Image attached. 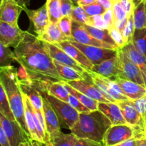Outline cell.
Instances as JSON below:
<instances>
[{
  "instance_id": "obj_1",
  "label": "cell",
  "mask_w": 146,
  "mask_h": 146,
  "mask_svg": "<svg viewBox=\"0 0 146 146\" xmlns=\"http://www.w3.org/2000/svg\"><path fill=\"white\" fill-rule=\"evenodd\" d=\"M14 51L17 62L27 70L33 82L50 84L63 81L47 50L46 42L37 36L27 31Z\"/></svg>"
},
{
  "instance_id": "obj_2",
  "label": "cell",
  "mask_w": 146,
  "mask_h": 146,
  "mask_svg": "<svg viewBox=\"0 0 146 146\" xmlns=\"http://www.w3.org/2000/svg\"><path fill=\"white\" fill-rule=\"evenodd\" d=\"M0 68V85L5 91L16 121L31 137L26 121L24 96L17 78V69L13 66Z\"/></svg>"
},
{
  "instance_id": "obj_3",
  "label": "cell",
  "mask_w": 146,
  "mask_h": 146,
  "mask_svg": "<svg viewBox=\"0 0 146 146\" xmlns=\"http://www.w3.org/2000/svg\"><path fill=\"white\" fill-rule=\"evenodd\" d=\"M111 121L99 110L81 113L79 119L70 131L78 138H88L102 143Z\"/></svg>"
},
{
  "instance_id": "obj_4",
  "label": "cell",
  "mask_w": 146,
  "mask_h": 146,
  "mask_svg": "<svg viewBox=\"0 0 146 146\" xmlns=\"http://www.w3.org/2000/svg\"><path fill=\"white\" fill-rule=\"evenodd\" d=\"M42 96L48 101L51 107L54 108L59 119L61 125L71 130L78 122L80 113L73 108L68 102L53 96L47 91L42 94Z\"/></svg>"
},
{
  "instance_id": "obj_5",
  "label": "cell",
  "mask_w": 146,
  "mask_h": 146,
  "mask_svg": "<svg viewBox=\"0 0 146 146\" xmlns=\"http://www.w3.org/2000/svg\"><path fill=\"white\" fill-rule=\"evenodd\" d=\"M126 123L135 132V138L146 135V126L141 114L137 110L133 101H120L118 103Z\"/></svg>"
},
{
  "instance_id": "obj_6",
  "label": "cell",
  "mask_w": 146,
  "mask_h": 146,
  "mask_svg": "<svg viewBox=\"0 0 146 146\" xmlns=\"http://www.w3.org/2000/svg\"><path fill=\"white\" fill-rule=\"evenodd\" d=\"M70 42L78 48L88 60L94 65L101 64L103 61L115 56L118 54V50L101 48L95 46L85 45L80 44L73 40H69Z\"/></svg>"
},
{
  "instance_id": "obj_7",
  "label": "cell",
  "mask_w": 146,
  "mask_h": 146,
  "mask_svg": "<svg viewBox=\"0 0 146 146\" xmlns=\"http://www.w3.org/2000/svg\"><path fill=\"white\" fill-rule=\"evenodd\" d=\"M0 126L5 132L11 146H19L20 143L32 139L24 131L17 121H11L0 113Z\"/></svg>"
},
{
  "instance_id": "obj_8",
  "label": "cell",
  "mask_w": 146,
  "mask_h": 146,
  "mask_svg": "<svg viewBox=\"0 0 146 146\" xmlns=\"http://www.w3.org/2000/svg\"><path fill=\"white\" fill-rule=\"evenodd\" d=\"M135 132L128 124L112 125L106 133L103 139L104 146H114L131 138H135Z\"/></svg>"
},
{
  "instance_id": "obj_9",
  "label": "cell",
  "mask_w": 146,
  "mask_h": 146,
  "mask_svg": "<svg viewBox=\"0 0 146 146\" xmlns=\"http://www.w3.org/2000/svg\"><path fill=\"white\" fill-rule=\"evenodd\" d=\"M71 35L72 38L69 40H73L80 44L85 45L95 46L101 47V48H109V49L118 50L119 48L113 46L111 44L101 41L97 38H94L93 36L89 34L86 29L84 27V24L77 21H72V28H71ZM68 40V41H69Z\"/></svg>"
},
{
  "instance_id": "obj_10",
  "label": "cell",
  "mask_w": 146,
  "mask_h": 146,
  "mask_svg": "<svg viewBox=\"0 0 146 146\" xmlns=\"http://www.w3.org/2000/svg\"><path fill=\"white\" fill-rule=\"evenodd\" d=\"M118 56L121 69V78L133 81L136 84L146 87L145 78L143 73L141 72L140 68L127 56L122 48H119L118 50Z\"/></svg>"
},
{
  "instance_id": "obj_11",
  "label": "cell",
  "mask_w": 146,
  "mask_h": 146,
  "mask_svg": "<svg viewBox=\"0 0 146 146\" xmlns=\"http://www.w3.org/2000/svg\"><path fill=\"white\" fill-rule=\"evenodd\" d=\"M27 31H23L19 26L0 21V42L7 47L15 48L24 38Z\"/></svg>"
},
{
  "instance_id": "obj_12",
  "label": "cell",
  "mask_w": 146,
  "mask_h": 146,
  "mask_svg": "<svg viewBox=\"0 0 146 146\" xmlns=\"http://www.w3.org/2000/svg\"><path fill=\"white\" fill-rule=\"evenodd\" d=\"M24 11L28 15L33 26L34 31L37 36L41 37L50 22L46 4H44L36 10H31L26 8Z\"/></svg>"
},
{
  "instance_id": "obj_13",
  "label": "cell",
  "mask_w": 146,
  "mask_h": 146,
  "mask_svg": "<svg viewBox=\"0 0 146 146\" xmlns=\"http://www.w3.org/2000/svg\"><path fill=\"white\" fill-rule=\"evenodd\" d=\"M46 45L47 50H48L50 56L53 59L58 61V62L61 63L64 65H66L68 66L74 68L83 75H88V69L84 68L82 65L77 62L72 57L70 56L64 50L58 48L54 44H50L48 42H46Z\"/></svg>"
},
{
  "instance_id": "obj_14",
  "label": "cell",
  "mask_w": 146,
  "mask_h": 146,
  "mask_svg": "<svg viewBox=\"0 0 146 146\" xmlns=\"http://www.w3.org/2000/svg\"><path fill=\"white\" fill-rule=\"evenodd\" d=\"M24 11L15 0H1L0 4V21L17 26L20 14Z\"/></svg>"
},
{
  "instance_id": "obj_15",
  "label": "cell",
  "mask_w": 146,
  "mask_h": 146,
  "mask_svg": "<svg viewBox=\"0 0 146 146\" xmlns=\"http://www.w3.org/2000/svg\"><path fill=\"white\" fill-rule=\"evenodd\" d=\"M88 74L91 77V81L96 86L98 89L101 91L104 96L109 100L111 102L118 103L120 101H128L130 100L126 96L115 91L111 88L102 78H101L98 74L93 72L91 70H88Z\"/></svg>"
},
{
  "instance_id": "obj_16",
  "label": "cell",
  "mask_w": 146,
  "mask_h": 146,
  "mask_svg": "<svg viewBox=\"0 0 146 146\" xmlns=\"http://www.w3.org/2000/svg\"><path fill=\"white\" fill-rule=\"evenodd\" d=\"M91 71L107 78L121 77V69L118 54L113 58L106 60L99 64L94 65Z\"/></svg>"
},
{
  "instance_id": "obj_17",
  "label": "cell",
  "mask_w": 146,
  "mask_h": 146,
  "mask_svg": "<svg viewBox=\"0 0 146 146\" xmlns=\"http://www.w3.org/2000/svg\"><path fill=\"white\" fill-rule=\"evenodd\" d=\"M67 84H69L73 88H76L77 91H80L82 94L91 97L93 99L98 102L108 103L111 102L107 99L101 91L98 89V87L94 84L88 82V80H77V81H67Z\"/></svg>"
},
{
  "instance_id": "obj_18",
  "label": "cell",
  "mask_w": 146,
  "mask_h": 146,
  "mask_svg": "<svg viewBox=\"0 0 146 146\" xmlns=\"http://www.w3.org/2000/svg\"><path fill=\"white\" fill-rule=\"evenodd\" d=\"M113 80L121 87L123 94L126 96L131 101L143 98L146 95V87L121 77H114Z\"/></svg>"
},
{
  "instance_id": "obj_19",
  "label": "cell",
  "mask_w": 146,
  "mask_h": 146,
  "mask_svg": "<svg viewBox=\"0 0 146 146\" xmlns=\"http://www.w3.org/2000/svg\"><path fill=\"white\" fill-rule=\"evenodd\" d=\"M42 110L46 131L50 138V136L61 131V123L55 111L44 97H43Z\"/></svg>"
},
{
  "instance_id": "obj_20",
  "label": "cell",
  "mask_w": 146,
  "mask_h": 146,
  "mask_svg": "<svg viewBox=\"0 0 146 146\" xmlns=\"http://www.w3.org/2000/svg\"><path fill=\"white\" fill-rule=\"evenodd\" d=\"M98 110L106 115L112 125L127 124L118 103L98 102Z\"/></svg>"
},
{
  "instance_id": "obj_21",
  "label": "cell",
  "mask_w": 146,
  "mask_h": 146,
  "mask_svg": "<svg viewBox=\"0 0 146 146\" xmlns=\"http://www.w3.org/2000/svg\"><path fill=\"white\" fill-rule=\"evenodd\" d=\"M54 45L64 50L66 54H68L70 56L72 57L86 69L91 70L94 66V64L87 58V57L69 41H61L60 43L54 44Z\"/></svg>"
},
{
  "instance_id": "obj_22",
  "label": "cell",
  "mask_w": 146,
  "mask_h": 146,
  "mask_svg": "<svg viewBox=\"0 0 146 146\" xmlns=\"http://www.w3.org/2000/svg\"><path fill=\"white\" fill-rule=\"evenodd\" d=\"M123 52L127 56L140 68L141 72L143 74L146 85V56L143 54L138 51L132 41L125 44V46L122 48Z\"/></svg>"
},
{
  "instance_id": "obj_23",
  "label": "cell",
  "mask_w": 146,
  "mask_h": 146,
  "mask_svg": "<svg viewBox=\"0 0 146 146\" xmlns=\"http://www.w3.org/2000/svg\"><path fill=\"white\" fill-rule=\"evenodd\" d=\"M39 38L46 42L53 44L68 40L61 31L58 23H54L51 21H50L43 35Z\"/></svg>"
},
{
  "instance_id": "obj_24",
  "label": "cell",
  "mask_w": 146,
  "mask_h": 146,
  "mask_svg": "<svg viewBox=\"0 0 146 146\" xmlns=\"http://www.w3.org/2000/svg\"><path fill=\"white\" fill-rule=\"evenodd\" d=\"M19 86L23 94L29 97L34 108L36 110H42V94L41 91L33 84V82L30 84H20L19 83Z\"/></svg>"
},
{
  "instance_id": "obj_25",
  "label": "cell",
  "mask_w": 146,
  "mask_h": 146,
  "mask_svg": "<svg viewBox=\"0 0 146 146\" xmlns=\"http://www.w3.org/2000/svg\"><path fill=\"white\" fill-rule=\"evenodd\" d=\"M54 64L58 71V74L63 78V81H77V80H88L87 78H90V76L87 77L86 76L83 75L81 73L77 71L74 68L68 66L66 65L58 62L54 60Z\"/></svg>"
},
{
  "instance_id": "obj_26",
  "label": "cell",
  "mask_w": 146,
  "mask_h": 146,
  "mask_svg": "<svg viewBox=\"0 0 146 146\" xmlns=\"http://www.w3.org/2000/svg\"><path fill=\"white\" fill-rule=\"evenodd\" d=\"M23 96H24V107H25L26 121H27V127H28L29 131L30 133V135H31L32 139L40 141L38 133H37L36 127L35 125V122H34V116H33V106L31 104V101H30L29 98L27 95L23 94Z\"/></svg>"
},
{
  "instance_id": "obj_27",
  "label": "cell",
  "mask_w": 146,
  "mask_h": 146,
  "mask_svg": "<svg viewBox=\"0 0 146 146\" xmlns=\"http://www.w3.org/2000/svg\"><path fill=\"white\" fill-rule=\"evenodd\" d=\"M133 3L135 29L146 28V0H133Z\"/></svg>"
},
{
  "instance_id": "obj_28",
  "label": "cell",
  "mask_w": 146,
  "mask_h": 146,
  "mask_svg": "<svg viewBox=\"0 0 146 146\" xmlns=\"http://www.w3.org/2000/svg\"><path fill=\"white\" fill-rule=\"evenodd\" d=\"M64 83V86L66 87L68 91L69 92L70 94L74 96L76 98H78L79 100V101L81 103H82L86 107L88 108L90 111H96V110H98V101H96V100L93 99L91 97L85 95V94H82L80 91H77L76 88H73L72 86L69 85L68 84H67L66 81H63Z\"/></svg>"
},
{
  "instance_id": "obj_29",
  "label": "cell",
  "mask_w": 146,
  "mask_h": 146,
  "mask_svg": "<svg viewBox=\"0 0 146 146\" xmlns=\"http://www.w3.org/2000/svg\"><path fill=\"white\" fill-rule=\"evenodd\" d=\"M77 138L72 133L66 134L61 131L50 136V143L53 146H74Z\"/></svg>"
},
{
  "instance_id": "obj_30",
  "label": "cell",
  "mask_w": 146,
  "mask_h": 146,
  "mask_svg": "<svg viewBox=\"0 0 146 146\" xmlns=\"http://www.w3.org/2000/svg\"><path fill=\"white\" fill-rule=\"evenodd\" d=\"M84 26L86 29L87 31L89 32V34L91 36H93L94 38H97V39L100 40L101 41H104L105 43H107V44H111V45L118 47L114 40L111 37L108 29H101L91 27V26L88 25V24H84Z\"/></svg>"
},
{
  "instance_id": "obj_31",
  "label": "cell",
  "mask_w": 146,
  "mask_h": 146,
  "mask_svg": "<svg viewBox=\"0 0 146 146\" xmlns=\"http://www.w3.org/2000/svg\"><path fill=\"white\" fill-rule=\"evenodd\" d=\"M47 92L53 96L64 101H67V99L70 95L68 90L64 86L63 81L51 83L48 86Z\"/></svg>"
},
{
  "instance_id": "obj_32",
  "label": "cell",
  "mask_w": 146,
  "mask_h": 146,
  "mask_svg": "<svg viewBox=\"0 0 146 146\" xmlns=\"http://www.w3.org/2000/svg\"><path fill=\"white\" fill-rule=\"evenodd\" d=\"M49 21L54 23H58L63 17L61 9L60 0H46Z\"/></svg>"
},
{
  "instance_id": "obj_33",
  "label": "cell",
  "mask_w": 146,
  "mask_h": 146,
  "mask_svg": "<svg viewBox=\"0 0 146 146\" xmlns=\"http://www.w3.org/2000/svg\"><path fill=\"white\" fill-rule=\"evenodd\" d=\"M0 113L11 121H16L4 88L0 85Z\"/></svg>"
},
{
  "instance_id": "obj_34",
  "label": "cell",
  "mask_w": 146,
  "mask_h": 146,
  "mask_svg": "<svg viewBox=\"0 0 146 146\" xmlns=\"http://www.w3.org/2000/svg\"><path fill=\"white\" fill-rule=\"evenodd\" d=\"M13 61L17 62V56L14 51H11L9 47L5 46L0 42V67L10 66Z\"/></svg>"
},
{
  "instance_id": "obj_35",
  "label": "cell",
  "mask_w": 146,
  "mask_h": 146,
  "mask_svg": "<svg viewBox=\"0 0 146 146\" xmlns=\"http://www.w3.org/2000/svg\"><path fill=\"white\" fill-rule=\"evenodd\" d=\"M132 42L135 48L146 56V28L135 30Z\"/></svg>"
},
{
  "instance_id": "obj_36",
  "label": "cell",
  "mask_w": 146,
  "mask_h": 146,
  "mask_svg": "<svg viewBox=\"0 0 146 146\" xmlns=\"http://www.w3.org/2000/svg\"><path fill=\"white\" fill-rule=\"evenodd\" d=\"M135 24H134V19H133V14L130 15L128 17V23H127L126 26L124 28L123 31H122V35L124 38L125 44L128 43L132 41L133 36L134 32H135Z\"/></svg>"
},
{
  "instance_id": "obj_37",
  "label": "cell",
  "mask_w": 146,
  "mask_h": 146,
  "mask_svg": "<svg viewBox=\"0 0 146 146\" xmlns=\"http://www.w3.org/2000/svg\"><path fill=\"white\" fill-rule=\"evenodd\" d=\"M73 21H77L83 24H87L89 16L87 14L84 9L81 6H75L71 16Z\"/></svg>"
},
{
  "instance_id": "obj_38",
  "label": "cell",
  "mask_w": 146,
  "mask_h": 146,
  "mask_svg": "<svg viewBox=\"0 0 146 146\" xmlns=\"http://www.w3.org/2000/svg\"><path fill=\"white\" fill-rule=\"evenodd\" d=\"M72 21L73 20L71 17H68V16H63L58 21V24H59L61 31L68 38V40L72 38V35H71Z\"/></svg>"
},
{
  "instance_id": "obj_39",
  "label": "cell",
  "mask_w": 146,
  "mask_h": 146,
  "mask_svg": "<svg viewBox=\"0 0 146 146\" xmlns=\"http://www.w3.org/2000/svg\"><path fill=\"white\" fill-rule=\"evenodd\" d=\"M83 8L84 9L86 12L87 13V14L89 17L101 15V14H103L106 11V9L101 4H99L98 1H96V2L89 4V5L84 6Z\"/></svg>"
},
{
  "instance_id": "obj_40",
  "label": "cell",
  "mask_w": 146,
  "mask_h": 146,
  "mask_svg": "<svg viewBox=\"0 0 146 146\" xmlns=\"http://www.w3.org/2000/svg\"><path fill=\"white\" fill-rule=\"evenodd\" d=\"M87 24L101 29H109L108 24L103 17V14L89 17Z\"/></svg>"
},
{
  "instance_id": "obj_41",
  "label": "cell",
  "mask_w": 146,
  "mask_h": 146,
  "mask_svg": "<svg viewBox=\"0 0 146 146\" xmlns=\"http://www.w3.org/2000/svg\"><path fill=\"white\" fill-rule=\"evenodd\" d=\"M112 11L114 17V22L128 17L126 13H125V11H124L123 7H121V4H120L119 0H117V1L113 2Z\"/></svg>"
},
{
  "instance_id": "obj_42",
  "label": "cell",
  "mask_w": 146,
  "mask_h": 146,
  "mask_svg": "<svg viewBox=\"0 0 146 146\" xmlns=\"http://www.w3.org/2000/svg\"><path fill=\"white\" fill-rule=\"evenodd\" d=\"M66 102H68L73 108H75L78 113H87L89 112L90 111L87 107H86L82 103H81L79 101V100L77 98H76L74 96L70 94L69 96H68V99H67Z\"/></svg>"
},
{
  "instance_id": "obj_43",
  "label": "cell",
  "mask_w": 146,
  "mask_h": 146,
  "mask_svg": "<svg viewBox=\"0 0 146 146\" xmlns=\"http://www.w3.org/2000/svg\"><path fill=\"white\" fill-rule=\"evenodd\" d=\"M109 32L111 37H112L113 39L114 40V41L115 42L116 45L118 46V48H123L125 45V41H124L122 33H121L118 29L115 28V27H113L112 29H111L109 30Z\"/></svg>"
},
{
  "instance_id": "obj_44",
  "label": "cell",
  "mask_w": 146,
  "mask_h": 146,
  "mask_svg": "<svg viewBox=\"0 0 146 146\" xmlns=\"http://www.w3.org/2000/svg\"><path fill=\"white\" fill-rule=\"evenodd\" d=\"M61 12L63 16L71 17L75 5L72 0H60Z\"/></svg>"
},
{
  "instance_id": "obj_45",
  "label": "cell",
  "mask_w": 146,
  "mask_h": 146,
  "mask_svg": "<svg viewBox=\"0 0 146 146\" xmlns=\"http://www.w3.org/2000/svg\"><path fill=\"white\" fill-rule=\"evenodd\" d=\"M137 110L141 114L146 126V101L145 97L133 101Z\"/></svg>"
},
{
  "instance_id": "obj_46",
  "label": "cell",
  "mask_w": 146,
  "mask_h": 146,
  "mask_svg": "<svg viewBox=\"0 0 146 146\" xmlns=\"http://www.w3.org/2000/svg\"><path fill=\"white\" fill-rule=\"evenodd\" d=\"M17 76L20 84H30L32 82L27 70L22 66L20 65L17 69Z\"/></svg>"
},
{
  "instance_id": "obj_47",
  "label": "cell",
  "mask_w": 146,
  "mask_h": 146,
  "mask_svg": "<svg viewBox=\"0 0 146 146\" xmlns=\"http://www.w3.org/2000/svg\"><path fill=\"white\" fill-rule=\"evenodd\" d=\"M74 146H104L102 143L84 138H77Z\"/></svg>"
},
{
  "instance_id": "obj_48",
  "label": "cell",
  "mask_w": 146,
  "mask_h": 146,
  "mask_svg": "<svg viewBox=\"0 0 146 146\" xmlns=\"http://www.w3.org/2000/svg\"><path fill=\"white\" fill-rule=\"evenodd\" d=\"M121 7L126 13L127 16L129 17L132 14H133L134 3L133 0H119Z\"/></svg>"
},
{
  "instance_id": "obj_49",
  "label": "cell",
  "mask_w": 146,
  "mask_h": 146,
  "mask_svg": "<svg viewBox=\"0 0 146 146\" xmlns=\"http://www.w3.org/2000/svg\"><path fill=\"white\" fill-rule=\"evenodd\" d=\"M103 17H104L106 22L107 23V24H108V27H109L108 30L114 27V17L113 14L112 8L106 9V11L103 14Z\"/></svg>"
},
{
  "instance_id": "obj_50",
  "label": "cell",
  "mask_w": 146,
  "mask_h": 146,
  "mask_svg": "<svg viewBox=\"0 0 146 146\" xmlns=\"http://www.w3.org/2000/svg\"><path fill=\"white\" fill-rule=\"evenodd\" d=\"M0 144L1 146H11L5 132L1 126H0Z\"/></svg>"
},
{
  "instance_id": "obj_51",
  "label": "cell",
  "mask_w": 146,
  "mask_h": 146,
  "mask_svg": "<svg viewBox=\"0 0 146 146\" xmlns=\"http://www.w3.org/2000/svg\"><path fill=\"white\" fill-rule=\"evenodd\" d=\"M128 17H126V18L123 19L122 20L115 21V22H114V27H115L116 29H118L122 33V31H123L124 28H125V26H126L127 23H128Z\"/></svg>"
},
{
  "instance_id": "obj_52",
  "label": "cell",
  "mask_w": 146,
  "mask_h": 146,
  "mask_svg": "<svg viewBox=\"0 0 146 146\" xmlns=\"http://www.w3.org/2000/svg\"><path fill=\"white\" fill-rule=\"evenodd\" d=\"M114 146H136V141L135 138H133Z\"/></svg>"
},
{
  "instance_id": "obj_53",
  "label": "cell",
  "mask_w": 146,
  "mask_h": 146,
  "mask_svg": "<svg viewBox=\"0 0 146 146\" xmlns=\"http://www.w3.org/2000/svg\"><path fill=\"white\" fill-rule=\"evenodd\" d=\"M40 141H35L34 139H30L29 141H25V142H23L19 144V146H38L39 145Z\"/></svg>"
},
{
  "instance_id": "obj_54",
  "label": "cell",
  "mask_w": 146,
  "mask_h": 146,
  "mask_svg": "<svg viewBox=\"0 0 146 146\" xmlns=\"http://www.w3.org/2000/svg\"><path fill=\"white\" fill-rule=\"evenodd\" d=\"M97 1L99 4H101L106 9L112 8L113 2L112 0H97Z\"/></svg>"
},
{
  "instance_id": "obj_55",
  "label": "cell",
  "mask_w": 146,
  "mask_h": 146,
  "mask_svg": "<svg viewBox=\"0 0 146 146\" xmlns=\"http://www.w3.org/2000/svg\"><path fill=\"white\" fill-rule=\"evenodd\" d=\"M136 146H146V135L135 138Z\"/></svg>"
},
{
  "instance_id": "obj_56",
  "label": "cell",
  "mask_w": 146,
  "mask_h": 146,
  "mask_svg": "<svg viewBox=\"0 0 146 146\" xmlns=\"http://www.w3.org/2000/svg\"><path fill=\"white\" fill-rule=\"evenodd\" d=\"M97 1V0H79L78 1V4L77 5L81 6V7H84V6L89 5V4H93V3Z\"/></svg>"
},
{
  "instance_id": "obj_57",
  "label": "cell",
  "mask_w": 146,
  "mask_h": 146,
  "mask_svg": "<svg viewBox=\"0 0 146 146\" xmlns=\"http://www.w3.org/2000/svg\"><path fill=\"white\" fill-rule=\"evenodd\" d=\"M21 7H23L24 9L26 8H28V6L29 5L30 0H15Z\"/></svg>"
},
{
  "instance_id": "obj_58",
  "label": "cell",
  "mask_w": 146,
  "mask_h": 146,
  "mask_svg": "<svg viewBox=\"0 0 146 146\" xmlns=\"http://www.w3.org/2000/svg\"><path fill=\"white\" fill-rule=\"evenodd\" d=\"M38 146H53L51 144H46V143H44L42 142H40L39 145Z\"/></svg>"
},
{
  "instance_id": "obj_59",
  "label": "cell",
  "mask_w": 146,
  "mask_h": 146,
  "mask_svg": "<svg viewBox=\"0 0 146 146\" xmlns=\"http://www.w3.org/2000/svg\"><path fill=\"white\" fill-rule=\"evenodd\" d=\"M72 1H73V2L74 3V4H78V1H79V0H72Z\"/></svg>"
},
{
  "instance_id": "obj_60",
  "label": "cell",
  "mask_w": 146,
  "mask_h": 146,
  "mask_svg": "<svg viewBox=\"0 0 146 146\" xmlns=\"http://www.w3.org/2000/svg\"><path fill=\"white\" fill-rule=\"evenodd\" d=\"M113 1H117V0H112Z\"/></svg>"
},
{
  "instance_id": "obj_61",
  "label": "cell",
  "mask_w": 146,
  "mask_h": 146,
  "mask_svg": "<svg viewBox=\"0 0 146 146\" xmlns=\"http://www.w3.org/2000/svg\"><path fill=\"white\" fill-rule=\"evenodd\" d=\"M145 101H146V95H145Z\"/></svg>"
}]
</instances>
